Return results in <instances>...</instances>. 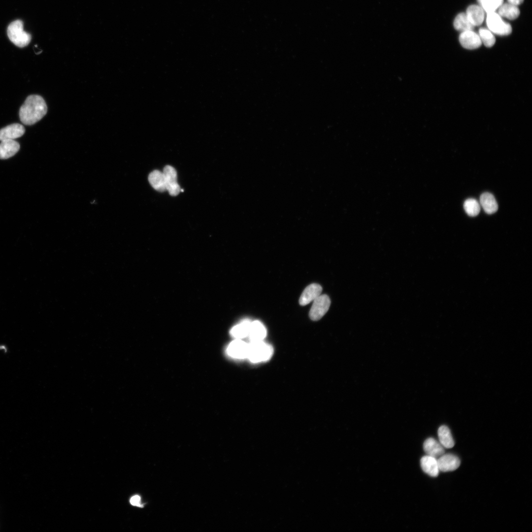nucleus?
Instances as JSON below:
<instances>
[{"label":"nucleus","instance_id":"1","mask_svg":"<svg viewBox=\"0 0 532 532\" xmlns=\"http://www.w3.org/2000/svg\"><path fill=\"white\" fill-rule=\"evenodd\" d=\"M47 106L40 96H29L19 110V117L25 125H32L40 120L46 114Z\"/></svg>","mask_w":532,"mask_h":532},{"label":"nucleus","instance_id":"2","mask_svg":"<svg viewBox=\"0 0 532 532\" xmlns=\"http://www.w3.org/2000/svg\"><path fill=\"white\" fill-rule=\"evenodd\" d=\"M23 23L17 20L11 23L7 28V35L10 40L19 47L27 46L31 40V35L24 31Z\"/></svg>","mask_w":532,"mask_h":532},{"label":"nucleus","instance_id":"3","mask_svg":"<svg viewBox=\"0 0 532 532\" xmlns=\"http://www.w3.org/2000/svg\"><path fill=\"white\" fill-rule=\"evenodd\" d=\"M272 347L263 341H251L248 344L247 358L253 363H258L268 360L272 354Z\"/></svg>","mask_w":532,"mask_h":532},{"label":"nucleus","instance_id":"4","mask_svg":"<svg viewBox=\"0 0 532 532\" xmlns=\"http://www.w3.org/2000/svg\"><path fill=\"white\" fill-rule=\"evenodd\" d=\"M486 23L489 30L496 34L507 35L512 32L511 25L496 12L487 13Z\"/></svg>","mask_w":532,"mask_h":532},{"label":"nucleus","instance_id":"5","mask_svg":"<svg viewBox=\"0 0 532 532\" xmlns=\"http://www.w3.org/2000/svg\"><path fill=\"white\" fill-rule=\"evenodd\" d=\"M309 312V316L313 321L321 319L328 311L331 300L329 297L326 295H320L313 301Z\"/></svg>","mask_w":532,"mask_h":532},{"label":"nucleus","instance_id":"6","mask_svg":"<svg viewBox=\"0 0 532 532\" xmlns=\"http://www.w3.org/2000/svg\"><path fill=\"white\" fill-rule=\"evenodd\" d=\"M165 180L166 191L170 196H176L180 192L181 188L177 182V172L171 166H166L163 171Z\"/></svg>","mask_w":532,"mask_h":532},{"label":"nucleus","instance_id":"7","mask_svg":"<svg viewBox=\"0 0 532 532\" xmlns=\"http://www.w3.org/2000/svg\"><path fill=\"white\" fill-rule=\"evenodd\" d=\"M248 344L239 339L232 341L227 349L228 354L234 359L247 358Z\"/></svg>","mask_w":532,"mask_h":532},{"label":"nucleus","instance_id":"8","mask_svg":"<svg viewBox=\"0 0 532 532\" xmlns=\"http://www.w3.org/2000/svg\"><path fill=\"white\" fill-rule=\"evenodd\" d=\"M459 41L464 48L470 50L476 49L482 44L479 35L473 31L462 32Z\"/></svg>","mask_w":532,"mask_h":532},{"label":"nucleus","instance_id":"9","mask_svg":"<svg viewBox=\"0 0 532 532\" xmlns=\"http://www.w3.org/2000/svg\"><path fill=\"white\" fill-rule=\"evenodd\" d=\"M25 132L24 127L18 123H14L0 130V140L12 139L22 136Z\"/></svg>","mask_w":532,"mask_h":532},{"label":"nucleus","instance_id":"10","mask_svg":"<svg viewBox=\"0 0 532 532\" xmlns=\"http://www.w3.org/2000/svg\"><path fill=\"white\" fill-rule=\"evenodd\" d=\"M439 470L443 472L453 471L457 469L460 465L459 458L453 454H443L437 459Z\"/></svg>","mask_w":532,"mask_h":532},{"label":"nucleus","instance_id":"11","mask_svg":"<svg viewBox=\"0 0 532 532\" xmlns=\"http://www.w3.org/2000/svg\"><path fill=\"white\" fill-rule=\"evenodd\" d=\"M322 291V287L318 284L313 283L306 287L302 292L299 299V303L304 306L313 301Z\"/></svg>","mask_w":532,"mask_h":532},{"label":"nucleus","instance_id":"12","mask_svg":"<svg viewBox=\"0 0 532 532\" xmlns=\"http://www.w3.org/2000/svg\"><path fill=\"white\" fill-rule=\"evenodd\" d=\"M19 143L12 139L1 141L0 143V159H6L15 155L20 149Z\"/></svg>","mask_w":532,"mask_h":532},{"label":"nucleus","instance_id":"13","mask_svg":"<svg viewBox=\"0 0 532 532\" xmlns=\"http://www.w3.org/2000/svg\"><path fill=\"white\" fill-rule=\"evenodd\" d=\"M420 465L422 470L432 477H436L439 473L437 459L429 455L422 457Z\"/></svg>","mask_w":532,"mask_h":532},{"label":"nucleus","instance_id":"14","mask_svg":"<svg viewBox=\"0 0 532 532\" xmlns=\"http://www.w3.org/2000/svg\"><path fill=\"white\" fill-rule=\"evenodd\" d=\"M423 448L427 455L436 459L444 453L443 446L435 439L430 437L424 442Z\"/></svg>","mask_w":532,"mask_h":532},{"label":"nucleus","instance_id":"15","mask_svg":"<svg viewBox=\"0 0 532 532\" xmlns=\"http://www.w3.org/2000/svg\"><path fill=\"white\" fill-rule=\"evenodd\" d=\"M484 11L480 5H471L467 8L466 14L470 22L475 27L483 23L485 17Z\"/></svg>","mask_w":532,"mask_h":532},{"label":"nucleus","instance_id":"16","mask_svg":"<svg viewBox=\"0 0 532 532\" xmlns=\"http://www.w3.org/2000/svg\"><path fill=\"white\" fill-rule=\"evenodd\" d=\"M481 206L486 213L491 214L495 213L498 209V205L494 196L490 193H483L480 198Z\"/></svg>","mask_w":532,"mask_h":532},{"label":"nucleus","instance_id":"17","mask_svg":"<svg viewBox=\"0 0 532 532\" xmlns=\"http://www.w3.org/2000/svg\"><path fill=\"white\" fill-rule=\"evenodd\" d=\"M148 181L152 187L160 192L166 191L164 175L158 170L152 171L148 176Z\"/></svg>","mask_w":532,"mask_h":532},{"label":"nucleus","instance_id":"18","mask_svg":"<svg viewBox=\"0 0 532 532\" xmlns=\"http://www.w3.org/2000/svg\"><path fill=\"white\" fill-rule=\"evenodd\" d=\"M266 334V329L262 323L259 321L251 322L248 334L251 341L263 340Z\"/></svg>","mask_w":532,"mask_h":532},{"label":"nucleus","instance_id":"19","mask_svg":"<svg viewBox=\"0 0 532 532\" xmlns=\"http://www.w3.org/2000/svg\"><path fill=\"white\" fill-rule=\"evenodd\" d=\"M498 9L499 15L510 20L516 19L520 14L518 6L508 2L503 3Z\"/></svg>","mask_w":532,"mask_h":532},{"label":"nucleus","instance_id":"20","mask_svg":"<svg viewBox=\"0 0 532 532\" xmlns=\"http://www.w3.org/2000/svg\"><path fill=\"white\" fill-rule=\"evenodd\" d=\"M438 436L440 444L446 448H451L455 444L449 429L446 426H441L438 430Z\"/></svg>","mask_w":532,"mask_h":532},{"label":"nucleus","instance_id":"21","mask_svg":"<svg viewBox=\"0 0 532 532\" xmlns=\"http://www.w3.org/2000/svg\"><path fill=\"white\" fill-rule=\"evenodd\" d=\"M251 323L249 320L243 321L232 328L231 334L235 339H239L248 336Z\"/></svg>","mask_w":532,"mask_h":532},{"label":"nucleus","instance_id":"22","mask_svg":"<svg viewBox=\"0 0 532 532\" xmlns=\"http://www.w3.org/2000/svg\"><path fill=\"white\" fill-rule=\"evenodd\" d=\"M454 26L456 30L462 32L473 31L474 27L465 13H461L456 17L454 21Z\"/></svg>","mask_w":532,"mask_h":532},{"label":"nucleus","instance_id":"23","mask_svg":"<svg viewBox=\"0 0 532 532\" xmlns=\"http://www.w3.org/2000/svg\"><path fill=\"white\" fill-rule=\"evenodd\" d=\"M464 208L466 213L470 216H477L480 210L478 202L474 199H468L464 203Z\"/></svg>","mask_w":532,"mask_h":532},{"label":"nucleus","instance_id":"24","mask_svg":"<svg viewBox=\"0 0 532 532\" xmlns=\"http://www.w3.org/2000/svg\"><path fill=\"white\" fill-rule=\"evenodd\" d=\"M480 6L487 13L495 12L503 3V0H477Z\"/></svg>","mask_w":532,"mask_h":532},{"label":"nucleus","instance_id":"25","mask_svg":"<svg viewBox=\"0 0 532 532\" xmlns=\"http://www.w3.org/2000/svg\"><path fill=\"white\" fill-rule=\"evenodd\" d=\"M478 35L482 43L486 47H491L494 45L496 41L495 37L490 30L485 28H480Z\"/></svg>","mask_w":532,"mask_h":532},{"label":"nucleus","instance_id":"26","mask_svg":"<svg viewBox=\"0 0 532 532\" xmlns=\"http://www.w3.org/2000/svg\"><path fill=\"white\" fill-rule=\"evenodd\" d=\"M130 503L132 505L138 507H142L141 503V498L138 495L132 497L130 499Z\"/></svg>","mask_w":532,"mask_h":532},{"label":"nucleus","instance_id":"27","mask_svg":"<svg viewBox=\"0 0 532 532\" xmlns=\"http://www.w3.org/2000/svg\"><path fill=\"white\" fill-rule=\"evenodd\" d=\"M524 0H507V2L515 5H518L523 2Z\"/></svg>","mask_w":532,"mask_h":532}]
</instances>
